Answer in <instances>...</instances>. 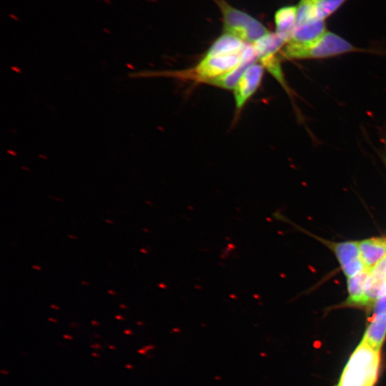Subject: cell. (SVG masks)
<instances>
[{"label":"cell","mask_w":386,"mask_h":386,"mask_svg":"<svg viewBox=\"0 0 386 386\" xmlns=\"http://www.w3.org/2000/svg\"><path fill=\"white\" fill-rule=\"evenodd\" d=\"M380 363V350L363 339L351 355L337 386H374Z\"/></svg>","instance_id":"cell-1"},{"label":"cell","mask_w":386,"mask_h":386,"mask_svg":"<svg viewBox=\"0 0 386 386\" xmlns=\"http://www.w3.org/2000/svg\"><path fill=\"white\" fill-rule=\"evenodd\" d=\"M356 52H373L356 47L341 36L328 31L318 41L309 46L297 47L287 44L283 54L292 59H319Z\"/></svg>","instance_id":"cell-2"},{"label":"cell","mask_w":386,"mask_h":386,"mask_svg":"<svg viewBox=\"0 0 386 386\" xmlns=\"http://www.w3.org/2000/svg\"><path fill=\"white\" fill-rule=\"evenodd\" d=\"M225 33L235 35L244 42L254 44L271 32L258 20L229 5L225 0H218Z\"/></svg>","instance_id":"cell-3"},{"label":"cell","mask_w":386,"mask_h":386,"mask_svg":"<svg viewBox=\"0 0 386 386\" xmlns=\"http://www.w3.org/2000/svg\"><path fill=\"white\" fill-rule=\"evenodd\" d=\"M241 63V54L238 55L205 56L194 69L198 80L209 81L222 76L237 67Z\"/></svg>","instance_id":"cell-4"},{"label":"cell","mask_w":386,"mask_h":386,"mask_svg":"<svg viewBox=\"0 0 386 386\" xmlns=\"http://www.w3.org/2000/svg\"><path fill=\"white\" fill-rule=\"evenodd\" d=\"M326 244L336 256L348 278L358 274L365 268L361 259L358 242L331 243L327 242Z\"/></svg>","instance_id":"cell-5"},{"label":"cell","mask_w":386,"mask_h":386,"mask_svg":"<svg viewBox=\"0 0 386 386\" xmlns=\"http://www.w3.org/2000/svg\"><path fill=\"white\" fill-rule=\"evenodd\" d=\"M264 73V67L254 64L244 72L235 88L237 107L242 109L259 87Z\"/></svg>","instance_id":"cell-6"},{"label":"cell","mask_w":386,"mask_h":386,"mask_svg":"<svg viewBox=\"0 0 386 386\" xmlns=\"http://www.w3.org/2000/svg\"><path fill=\"white\" fill-rule=\"evenodd\" d=\"M327 32L325 21L314 19L296 27L287 44L297 47L309 46L318 41Z\"/></svg>","instance_id":"cell-7"},{"label":"cell","mask_w":386,"mask_h":386,"mask_svg":"<svg viewBox=\"0 0 386 386\" xmlns=\"http://www.w3.org/2000/svg\"><path fill=\"white\" fill-rule=\"evenodd\" d=\"M386 291V257L370 271L367 279L365 295L366 307H373L378 297Z\"/></svg>","instance_id":"cell-8"},{"label":"cell","mask_w":386,"mask_h":386,"mask_svg":"<svg viewBox=\"0 0 386 386\" xmlns=\"http://www.w3.org/2000/svg\"><path fill=\"white\" fill-rule=\"evenodd\" d=\"M361 261L365 268L372 271L386 257V239L372 238L358 242Z\"/></svg>","instance_id":"cell-9"},{"label":"cell","mask_w":386,"mask_h":386,"mask_svg":"<svg viewBox=\"0 0 386 386\" xmlns=\"http://www.w3.org/2000/svg\"><path fill=\"white\" fill-rule=\"evenodd\" d=\"M297 6L280 8L275 15L276 33L287 42L291 38L297 26Z\"/></svg>","instance_id":"cell-10"},{"label":"cell","mask_w":386,"mask_h":386,"mask_svg":"<svg viewBox=\"0 0 386 386\" xmlns=\"http://www.w3.org/2000/svg\"><path fill=\"white\" fill-rule=\"evenodd\" d=\"M370 271L365 268L358 274L348 279L349 296L345 302L346 305L366 307L365 288Z\"/></svg>","instance_id":"cell-11"},{"label":"cell","mask_w":386,"mask_h":386,"mask_svg":"<svg viewBox=\"0 0 386 386\" xmlns=\"http://www.w3.org/2000/svg\"><path fill=\"white\" fill-rule=\"evenodd\" d=\"M246 44L235 35L225 33L210 47L206 56L238 55L244 50Z\"/></svg>","instance_id":"cell-12"},{"label":"cell","mask_w":386,"mask_h":386,"mask_svg":"<svg viewBox=\"0 0 386 386\" xmlns=\"http://www.w3.org/2000/svg\"><path fill=\"white\" fill-rule=\"evenodd\" d=\"M385 337L386 315L373 314L363 339L373 347L380 350Z\"/></svg>","instance_id":"cell-13"},{"label":"cell","mask_w":386,"mask_h":386,"mask_svg":"<svg viewBox=\"0 0 386 386\" xmlns=\"http://www.w3.org/2000/svg\"><path fill=\"white\" fill-rule=\"evenodd\" d=\"M287 42L276 33H268L253 44L259 59H263L271 57L281 49Z\"/></svg>","instance_id":"cell-14"},{"label":"cell","mask_w":386,"mask_h":386,"mask_svg":"<svg viewBox=\"0 0 386 386\" xmlns=\"http://www.w3.org/2000/svg\"><path fill=\"white\" fill-rule=\"evenodd\" d=\"M252 64H254L241 62L240 64L234 69L217 77V79L209 81L208 84L224 89H234L239 84L244 72Z\"/></svg>","instance_id":"cell-15"},{"label":"cell","mask_w":386,"mask_h":386,"mask_svg":"<svg viewBox=\"0 0 386 386\" xmlns=\"http://www.w3.org/2000/svg\"><path fill=\"white\" fill-rule=\"evenodd\" d=\"M323 0H300L297 8V26L314 19L317 7Z\"/></svg>","instance_id":"cell-16"},{"label":"cell","mask_w":386,"mask_h":386,"mask_svg":"<svg viewBox=\"0 0 386 386\" xmlns=\"http://www.w3.org/2000/svg\"><path fill=\"white\" fill-rule=\"evenodd\" d=\"M347 1L348 0H323L316 8L314 19L326 21Z\"/></svg>","instance_id":"cell-17"},{"label":"cell","mask_w":386,"mask_h":386,"mask_svg":"<svg viewBox=\"0 0 386 386\" xmlns=\"http://www.w3.org/2000/svg\"><path fill=\"white\" fill-rule=\"evenodd\" d=\"M375 315H386V291L381 294L373 305Z\"/></svg>","instance_id":"cell-18"},{"label":"cell","mask_w":386,"mask_h":386,"mask_svg":"<svg viewBox=\"0 0 386 386\" xmlns=\"http://www.w3.org/2000/svg\"><path fill=\"white\" fill-rule=\"evenodd\" d=\"M382 159L385 164V168H386V152L382 154Z\"/></svg>","instance_id":"cell-19"},{"label":"cell","mask_w":386,"mask_h":386,"mask_svg":"<svg viewBox=\"0 0 386 386\" xmlns=\"http://www.w3.org/2000/svg\"><path fill=\"white\" fill-rule=\"evenodd\" d=\"M117 319H119V320H123L124 319H123V317L121 316H117L115 317Z\"/></svg>","instance_id":"cell-20"},{"label":"cell","mask_w":386,"mask_h":386,"mask_svg":"<svg viewBox=\"0 0 386 386\" xmlns=\"http://www.w3.org/2000/svg\"><path fill=\"white\" fill-rule=\"evenodd\" d=\"M64 339H69V340H72V339H72V337H70V336H66V335H65V336H64Z\"/></svg>","instance_id":"cell-21"},{"label":"cell","mask_w":386,"mask_h":386,"mask_svg":"<svg viewBox=\"0 0 386 386\" xmlns=\"http://www.w3.org/2000/svg\"><path fill=\"white\" fill-rule=\"evenodd\" d=\"M125 334H130H130H132V332L130 331H125Z\"/></svg>","instance_id":"cell-22"},{"label":"cell","mask_w":386,"mask_h":386,"mask_svg":"<svg viewBox=\"0 0 386 386\" xmlns=\"http://www.w3.org/2000/svg\"><path fill=\"white\" fill-rule=\"evenodd\" d=\"M83 284L89 285L88 283H86V282H83Z\"/></svg>","instance_id":"cell-23"},{"label":"cell","mask_w":386,"mask_h":386,"mask_svg":"<svg viewBox=\"0 0 386 386\" xmlns=\"http://www.w3.org/2000/svg\"><path fill=\"white\" fill-rule=\"evenodd\" d=\"M120 307H123V308H126V307L125 305H121Z\"/></svg>","instance_id":"cell-24"}]
</instances>
